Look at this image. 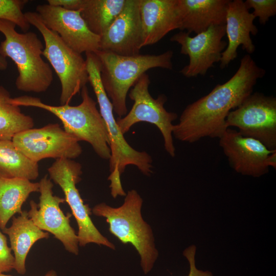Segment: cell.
<instances>
[{
    "label": "cell",
    "mask_w": 276,
    "mask_h": 276,
    "mask_svg": "<svg viewBox=\"0 0 276 276\" xmlns=\"http://www.w3.org/2000/svg\"><path fill=\"white\" fill-rule=\"evenodd\" d=\"M265 74L250 55H244L238 70L228 80L187 106L179 122L174 125L173 135L189 143L205 137L219 139L228 128L226 119L229 112L252 93L258 80Z\"/></svg>",
    "instance_id": "1"
},
{
    "label": "cell",
    "mask_w": 276,
    "mask_h": 276,
    "mask_svg": "<svg viewBox=\"0 0 276 276\" xmlns=\"http://www.w3.org/2000/svg\"><path fill=\"white\" fill-rule=\"evenodd\" d=\"M81 102L77 106L69 104L53 106L36 97L24 95L11 98L10 102L17 106L34 107L52 113L62 122L64 130L79 142L88 143L101 158L109 159V140L105 122L97 108V102L90 96L88 88L81 90Z\"/></svg>",
    "instance_id": "2"
},
{
    "label": "cell",
    "mask_w": 276,
    "mask_h": 276,
    "mask_svg": "<svg viewBox=\"0 0 276 276\" xmlns=\"http://www.w3.org/2000/svg\"><path fill=\"white\" fill-rule=\"evenodd\" d=\"M16 26L12 22L0 19V32L5 36L0 44V55L10 58L16 65L17 89L44 93L52 84L53 74L50 65L42 58V42L33 32H17Z\"/></svg>",
    "instance_id": "3"
},
{
    "label": "cell",
    "mask_w": 276,
    "mask_h": 276,
    "mask_svg": "<svg viewBox=\"0 0 276 276\" xmlns=\"http://www.w3.org/2000/svg\"><path fill=\"white\" fill-rule=\"evenodd\" d=\"M95 53L100 62L103 87L119 118L127 113V94L143 74L153 68H173V52L171 50L158 55L123 56L101 50Z\"/></svg>",
    "instance_id": "4"
},
{
    "label": "cell",
    "mask_w": 276,
    "mask_h": 276,
    "mask_svg": "<svg viewBox=\"0 0 276 276\" xmlns=\"http://www.w3.org/2000/svg\"><path fill=\"white\" fill-rule=\"evenodd\" d=\"M143 200L135 190L128 191L122 205L112 207L106 203L96 204L91 212L106 219L109 231L124 244L130 243L137 251L145 274L152 269L158 257L150 225L143 218Z\"/></svg>",
    "instance_id": "5"
},
{
    "label": "cell",
    "mask_w": 276,
    "mask_h": 276,
    "mask_svg": "<svg viewBox=\"0 0 276 276\" xmlns=\"http://www.w3.org/2000/svg\"><path fill=\"white\" fill-rule=\"evenodd\" d=\"M90 83L97 98L99 112L105 122L108 134L111 151L109 162V187L113 198L118 196H125L120 177L128 165H133L144 175L152 173V159L145 151H139L133 148L125 140L120 131L113 116L111 102L103 87L100 74L91 73L89 75Z\"/></svg>",
    "instance_id": "6"
},
{
    "label": "cell",
    "mask_w": 276,
    "mask_h": 276,
    "mask_svg": "<svg viewBox=\"0 0 276 276\" xmlns=\"http://www.w3.org/2000/svg\"><path fill=\"white\" fill-rule=\"evenodd\" d=\"M25 15L43 38L42 55L55 71L61 84L60 105L69 104L88 82L85 59L67 45L56 32L47 28L36 12L29 11Z\"/></svg>",
    "instance_id": "7"
},
{
    "label": "cell",
    "mask_w": 276,
    "mask_h": 276,
    "mask_svg": "<svg viewBox=\"0 0 276 276\" xmlns=\"http://www.w3.org/2000/svg\"><path fill=\"white\" fill-rule=\"evenodd\" d=\"M150 80L148 74H143L128 93L129 98L133 101L130 111L116 120L123 134L127 133L135 124L147 122L156 126L164 140V147L171 156H175V148L173 140V122L178 117L176 113L168 111L164 105L167 97L162 94L153 98L149 91Z\"/></svg>",
    "instance_id": "8"
},
{
    "label": "cell",
    "mask_w": 276,
    "mask_h": 276,
    "mask_svg": "<svg viewBox=\"0 0 276 276\" xmlns=\"http://www.w3.org/2000/svg\"><path fill=\"white\" fill-rule=\"evenodd\" d=\"M50 179L59 186L64 194L78 227L79 245L85 246L90 243L115 249L114 245L104 236L93 222L91 209L84 204L76 187L82 173L81 164L73 159H57L48 168Z\"/></svg>",
    "instance_id": "9"
},
{
    "label": "cell",
    "mask_w": 276,
    "mask_h": 276,
    "mask_svg": "<svg viewBox=\"0 0 276 276\" xmlns=\"http://www.w3.org/2000/svg\"><path fill=\"white\" fill-rule=\"evenodd\" d=\"M243 136L256 139L271 151L276 150V98L255 92L248 96L226 119Z\"/></svg>",
    "instance_id": "10"
},
{
    "label": "cell",
    "mask_w": 276,
    "mask_h": 276,
    "mask_svg": "<svg viewBox=\"0 0 276 276\" xmlns=\"http://www.w3.org/2000/svg\"><path fill=\"white\" fill-rule=\"evenodd\" d=\"M12 141L26 157L37 163L48 158L73 159L82 152L79 141L57 123L20 132Z\"/></svg>",
    "instance_id": "11"
},
{
    "label": "cell",
    "mask_w": 276,
    "mask_h": 276,
    "mask_svg": "<svg viewBox=\"0 0 276 276\" xmlns=\"http://www.w3.org/2000/svg\"><path fill=\"white\" fill-rule=\"evenodd\" d=\"M40 196L37 204L30 201L29 217L40 229L54 235L63 245L66 250L77 255L79 253V240L77 234L70 225V217L65 215L60 205L65 202L64 198L54 195L53 183L45 175L39 182Z\"/></svg>",
    "instance_id": "12"
},
{
    "label": "cell",
    "mask_w": 276,
    "mask_h": 276,
    "mask_svg": "<svg viewBox=\"0 0 276 276\" xmlns=\"http://www.w3.org/2000/svg\"><path fill=\"white\" fill-rule=\"evenodd\" d=\"M225 35V24L212 26L194 37L185 31L173 35L170 40L179 44L180 53L188 55L190 59L180 73L187 78L205 75L215 63L220 62L221 54L227 45L222 39Z\"/></svg>",
    "instance_id": "13"
},
{
    "label": "cell",
    "mask_w": 276,
    "mask_h": 276,
    "mask_svg": "<svg viewBox=\"0 0 276 276\" xmlns=\"http://www.w3.org/2000/svg\"><path fill=\"white\" fill-rule=\"evenodd\" d=\"M36 10L45 26L56 32L76 52L81 54L99 50L100 37L89 29L80 10H70L49 4L38 5Z\"/></svg>",
    "instance_id": "14"
},
{
    "label": "cell",
    "mask_w": 276,
    "mask_h": 276,
    "mask_svg": "<svg viewBox=\"0 0 276 276\" xmlns=\"http://www.w3.org/2000/svg\"><path fill=\"white\" fill-rule=\"evenodd\" d=\"M219 145L236 172L255 177L268 172L267 159L275 150H269L259 141L228 128L219 138Z\"/></svg>",
    "instance_id": "15"
},
{
    "label": "cell",
    "mask_w": 276,
    "mask_h": 276,
    "mask_svg": "<svg viewBox=\"0 0 276 276\" xmlns=\"http://www.w3.org/2000/svg\"><path fill=\"white\" fill-rule=\"evenodd\" d=\"M142 43L139 0H127L121 12L100 36L99 50L135 55L140 54Z\"/></svg>",
    "instance_id": "16"
},
{
    "label": "cell",
    "mask_w": 276,
    "mask_h": 276,
    "mask_svg": "<svg viewBox=\"0 0 276 276\" xmlns=\"http://www.w3.org/2000/svg\"><path fill=\"white\" fill-rule=\"evenodd\" d=\"M256 17L250 13L242 0H229L225 18V35L228 42L221 54L220 67L224 68L237 58V49L242 45L249 55L255 51V45L250 34L256 35L258 29L254 25Z\"/></svg>",
    "instance_id": "17"
},
{
    "label": "cell",
    "mask_w": 276,
    "mask_h": 276,
    "mask_svg": "<svg viewBox=\"0 0 276 276\" xmlns=\"http://www.w3.org/2000/svg\"><path fill=\"white\" fill-rule=\"evenodd\" d=\"M139 9L142 48L157 43L179 28L177 0H139Z\"/></svg>",
    "instance_id": "18"
},
{
    "label": "cell",
    "mask_w": 276,
    "mask_h": 276,
    "mask_svg": "<svg viewBox=\"0 0 276 276\" xmlns=\"http://www.w3.org/2000/svg\"><path fill=\"white\" fill-rule=\"evenodd\" d=\"M229 0H177L179 30L196 34L211 26L225 24Z\"/></svg>",
    "instance_id": "19"
},
{
    "label": "cell",
    "mask_w": 276,
    "mask_h": 276,
    "mask_svg": "<svg viewBox=\"0 0 276 276\" xmlns=\"http://www.w3.org/2000/svg\"><path fill=\"white\" fill-rule=\"evenodd\" d=\"M2 232L9 238L15 258L14 269L19 274H24L26 258L32 246L39 240L48 238L49 233L38 227L26 211H22L17 217L13 216L11 225L6 227Z\"/></svg>",
    "instance_id": "20"
},
{
    "label": "cell",
    "mask_w": 276,
    "mask_h": 276,
    "mask_svg": "<svg viewBox=\"0 0 276 276\" xmlns=\"http://www.w3.org/2000/svg\"><path fill=\"white\" fill-rule=\"evenodd\" d=\"M39 183L18 178L0 176V228L6 227L14 215L22 212V206L33 192H39Z\"/></svg>",
    "instance_id": "21"
},
{
    "label": "cell",
    "mask_w": 276,
    "mask_h": 276,
    "mask_svg": "<svg viewBox=\"0 0 276 276\" xmlns=\"http://www.w3.org/2000/svg\"><path fill=\"white\" fill-rule=\"evenodd\" d=\"M127 0H82L81 15L89 29L100 37L123 9Z\"/></svg>",
    "instance_id": "22"
},
{
    "label": "cell",
    "mask_w": 276,
    "mask_h": 276,
    "mask_svg": "<svg viewBox=\"0 0 276 276\" xmlns=\"http://www.w3.org/2000/svg\"><path fill=\"white\" fill-rule=\"evenodd\" d=\"M39 175V166L26 157L12 141L0 140V176L32 180Z\"/></svg>",
    "instance_id": "23"
},
{
    "label": "cell",
    "mask_w": 276,
    "mask_h": 276,
    "mask_svg": "<svg viewBox=\"0 0 276 276\" xmlns=\"http://www.w3.org/2000/svg\"><path fill=\"white\" fill-rule=\"evenodd\" d=\"M10 93L0 85V140L12 141L17 133L32 128V118L22 113L19 106L10 102Z\"/></svg>",
    "instance_id": "24"
},
{
    "label": "cell",
    "mask_w": 276,
    "mask_h": 276,
    "mask_svg": "<svg viewBox=\"0 0 276 276\" xmlns=\"http://www.w3.org/2000/svg\"><path fill=\"white\" fill-rule=\"evenodd\" d=\"M28 2V0H0V19L12 22L23 31L28 32L30 25L22 12Z\"/></svg>",
    "instance_id": "25"
},
{
    "label": "cell",
    "mask_w": 276,
    "mask_h": 276,
    "mask_svg": "<svg viewBox=\"0 0 276 276\" xmlns=\"http://www.w3.org/2000/svg\"><path fill=\"white\" fill-rule=\"evenodd\" d=\"M249 10L252 8V14L259 17L260 24L264 25L269 18L276 14L275 0H246L244 2Z\"/></svg>",
    "instance_id": "26"
},
{
    "label": "cell",
    "mask_w": 276,
    "mask_h": 276,
    "mask_svg": "<svg viewBox=\"0 0 276 276\" xmlns=\"http://www.w3.org/2000/svg\"><path fill=\"white\" fill-rule=\"evenodd\" d=\"M15 258L7 244L6 237L0 231V274L14 269Z\"/></svg>",
    "instance_id": "27"
},
{
    "label": "cell",
    "mask_w": 276,
    "mask_h": 276,
    "mask_svg": "<svg viewBox=\"0 0 276 276\" xmlns=\"http://www.w3.org/2000/svg\"><path fill=\"white\" fill-rule=\"evenodd\" d=\"M196 249L195 245H191L187 248L183 253L190 265V271L188 276H213L211 272L199 270L196 267L195 260Z\"/></svg>",
    "instance_id": "28"
},
{
    "label": "cell",
    "mask_w": 276,
    "mask_h": 276,
    "mask_svg": "<svg viewBox=\"0 0 276 276\" xmlns=\"http://www.w3.org/2000/svg\"><path fill=\"white\" fill-rule=\"evenodd\" d=\"M48 4L70 10H79L82 0H48Z\"/></svg>",
    "instance_id": "29"
},
{
    "label": "cell",
    "mask_w": 276,
    "mask_h": 276,
    "mask_svg": "<svg viewBox=\"0 0 276 276\" xmlns=\"http://www.w3.org/2000/svg\"><path fill=\"white\" fill-rule=\"evenodd\" d=\"M266 164L268 167L276 168V150L273 151L268 157Z\"/></svg>",
    "instance_id": "30"
},
{
    "label": "cell",
    "mask_w": 276,
    "mask_h": 276,
    "mask_svg": "<svg viewBox=\"0 0 276 276\" xmlns=\"http://www.w3.org/2000/svg\"><path fill=\"white\" fill-rule=\"evenodd\" d=\"M8 67V61L6 58L0 55V71H4Z\"/></svg>",
    "instance_id": "31"
},
{
    "label": "cell",
    "mask_w": 276,
    "mask_h": 276,
    "mask_svg": "<svg viewBox=\"0 0 276 276\" xmlns=\"http://www.w3.org/2000/svg\"><path fill=\"white\" fill-rule=\"evenodd\" d=\"M0 276H12L10 275L6 274L4 273L0 274ZM44 276H58L57 272L54 270H50L45 273Z\"/></svg>",
    "instance_id": "32"
}]
</instances>
